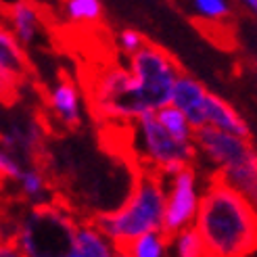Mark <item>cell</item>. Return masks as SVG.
Masks as SVG:
<instances>
[{
    "label": "cell",
    "instance_id": "19",
    "mask_svg": "<svg viewBox=\"0 0 257 257\" xmlns=\"http://www.w3.org/2000/svg\"><path fill=\"white\" fill-rule=\"evenodd\" d=\"M192 11L203 21H222L232 13L230 5L224 3V0H195L192 3Z\"/></svg>",
    "mask_w": 257,
    "mask_h": 257
},
{
    "label": "cell",
    "instance_id": "17",
    "mask_svg": "<svg viewBox=\"0 0 257 257\" xmlns=\"http://www.w3.org/2000/svg\"><path fill=\"white\" fill-rule=\"evenodd\" d=\"M170 238L163 232H151L130 245L132 257H170Z\"/></svg>",
    "mask_w": 257,
    "mask_h": 257
},
{
    "label": "cell",
    "instance_id": "11",
    "mask_svg": "<svg viewBox=\"0 0 257 257\" xmlns=\"http://www.w3.org/2000/svg\"><path fill=\"white\" fill-rule=\"evenodd\" d=\"M203 113H205V123H207V127H215V130H222V132L234 134L240 138H249L247 121L242 119V115L222 96L209 92L207 98H205Z\"/></svg>",
    "mask_w": 257,
    "mask_h": 257
},
{
    "label": "cell",
    "instance_id": "4",
    "mask_svg": "<svg viewBox=\"0 0 257 257\" xmlns=\"http://www.w3.org/2000/svg\"><path fill=\"white\" fill-rule=\"evenodd\" d=\"M130 73L145 111L157 113L172 105L174 88L182 69L168 50L149 42L140 53L130 57Z\"/></svg>",
    "mask_w": 257,
    "mask_h": 257
},
{
    "label": "cell",
    "instance_id": "15",
    "mask_svg": "<svg viewBox=\"0 0 257 257\" xmlns=\"http://www.w3.org/2000/svg\"><path fill=\"white\" fill-rule=\"evenodd\" d=\"M155 115H157L159 123L178 140V143H195V130H192V125L188 123L186 115L180 109L170 105V107L157 111Z\"/></svg>",
    "mask_w": 257,
    "mask_h": 257
},
{
    "label": "cell",
    "instance_id": "14",
    "mask_svg": "<svg viewBox=\"0 0 257 257\" xmlns=\"http://www.w3.org/2000/svg\"><path fill=\"white\" fill-rule=\"evenodd\" d=\"M75 257H113V245L102 236L94 226L80 224L75 234Z\"/></svg>",
    "mask_w": 257,
    "mask_h": 257
},
{
    "label": "cell",
    "instance_id": "7",
    "mask_svg": "<svg viewBox=\"0 0 257 257\" xmlns=\"http://www.w3.org/2000/svg\"><path fill=\"white\" fill-rule=\"evenodd\" d=\"M195 147L199 155L205 157L213 165V174L232 168L236 163L255 155V149L251 147L249 138H240L234 134H228L215 127H201L195 132Z\"/></svg>",
    "mask_w": 257,
    "mask_h": 257
},
{
    "label": "cell",
    "instance_id": "25",
    "mask_svg": "<svg viewBox=\"0 0 257 257\" xmlns=\"http://www.w3.org/2000/svg\"><path fill=\"white\" fill-rule=\"evenodd\" d=\"M245 9H247V11H251L253 15L257 17V0H247V3H245Z\"/></svg>",
    "mask_w": 257,
    "mask_h": 257
},
{
    "label": "cell",
    "instance_id": "21",
    "mask_svg": "<svg viewBox=\"0 0 257 257\" xmlns=\"http://www.w3.org/2000/svg\"><path fill=\"white\" fill-rule=\"evenodd\" d=\"M117 42H119V46H121L123 53H127L130 57H134L136 53H140V50H143V48L149 44L147 38L140 34V32H136V30H121Z\"/></svg>",
    "mask_w": 257,
    "mask_h": 257
},
{
    "label": "cell",
    "instance_id": "24",
    "mask_svg": "<svg viewBox=\"0 0 257 257\" xmlns=\"http://www.w3.org/2000/svg\"><path fill=\"white\" fill-rule=\"evenodd\" d=\"M113 257H132L130 247H113Z\"/></svg>",
    "mask_w": 257,
    "mask_h": 257
},
{
    "label": "cell",
    "instance_id": "23",
    "mask_svg": "<svg viewBox=\"0 0 257 257\" xmlns=\"http://www.w3.org/2000/svg\"><path fill=\"white\" fill-rule=\"evenodd\" d=\"M0 257H25L17 238H7V240H0Z\"/></svg>",
    "mask_w": 257,
    "mask_h": 257
},
{
    "label": "cell",
    "instance_id": "3",
    "mask_svg": "<svg viewBox=\"0 0 257 257\" xmlns=\"http://www.w3.org/2000/svg\"><path fill=\"white\" fill-rule=\"evenodd\" d=\"M75 224L67 207L57 203H38L17 228V242L25 257H71L75 249Z\"/></svg>",
    "mask_w": 257,
    "mask_h": 257
},
{
    "label": "cell",
    "instance_id": "13",
    "mask_svg": "<svg viewBox=\"0 0 257 257\" xmlns=\"http://www.w3.org/2000/svg\"><path fill=\"white\" fill-rule=\"evenodd\" d=\"M213 176L222 180L226 186L236 190L240 197H245L251 203V207L257 211V153L242 163H236Z\"/></svg>",
    "mask_w": 257,
    "mask_h": 257
},
{
    "label": "cell",
    "instance_id": "2",
    "mask_svg": "<svg viewBox=\"0 0 257 257\" xmlns=\"http://www.w3.org/2000/svg\"><path fill=\"white\" fill-rule=\"evenodd\" d=\"M163 174L140 168L134 174L132 195L121 203L119 209L98 213L90 226H94L113 247H130L134 240L151 232H161L168 203V184Z\"/></svg>",
    "mask_w": 257,
    "mask_h": 257
},
{
    "label": "cell",
    "instance_id": "27",
    "mask_svg": "<svg viewBox=\"0 0 257 257\" xmlns=\"http://www.w3.org/2000/svg\"><path fill=\"white\" fill-rule=\"evenodd\" d=\"M71 257H75V255H71Z\"/></svg>",
    "mask_w": 257,
    "mask_h": 257
},
{
    "label": "cell",
    "instance_id": "12",
    "mask_svg": "<svg viewBox=\"0 0 257 257\" xmlns=\"http://www.w3.org/2000/svg\"><path fill=\"white\" fill-rule=\"evenodd\" d=\"M0 11L7 15L19 44H30L36 38L38 30H40V23H44L40 5H34V3H15L9 7L3 5Z\"/></svg>",
    "mask_w": 257,
    "mask_h": 257
},
{
    "label": "cell",
    "instance_id": "16",
    "mask_svg": "<svg viewBox=\"0 0 257 257\" xmlns=\"http://www.w3.org/2000/svg\"><path fill=\"white\" fill-rule=\"evenodd\" d=\"M170 249L172 257H207V249H205L203 238L199 236L195 226L170 238Z\"/></svg>",
    "mask_w": 257,
    "mask_h": 257
},
{
    "label": "cell",
    "instance_id": "26",
    "mask_svg": "<svg viewBox=\"0 0 257 257\" xmlns=\"http://www.w3.org/2000/svg\"><path fill=\"white\" fill-rule=\"evenodd\" d=\"M249 257H257V253H255V255H249Z\"/></svg>",
    "mask_w": 257,
    "mask_h": 257
},
{
    "label": "cell",
    "instance_id": "18",
    "mask_svg": "<svg viewBox=\"0 0 257 257\" xmlns=\"http://www.w3.org/2000/svg\"><path fill=\"white\" fill-rule=\"evenodd\" d=\"M65 13L75 23L98 25L102 19V5L96 0H69L65 5Z\"/></svg>",
    "mask_w": 257,
    "mask_h": 257
},
{
    "label": "cell",
    "instance_id": "1",
    "mask_svg": "<svg viewBox=\"0 0 257 257\" xmlns=\"http://www.w3.org/2000/svg\"><path fill=\"white\" fill-rule=\"evenodd\" d=\"M195 230L203 238L207 257H249L257 253V211L215 176L201 197Z\"/></svg>",
    "mask_w": 257,
    "mask_h": 257
},
{
    "label": "cell",
    "instance_id": "20",
    "mask_svg": "<svg viewBox=\"0 0 257 257\" xmlns=\"http://www.w3.org/2000/svg\"><path fill=\"white\" fill-rule=\"evenodd\" d=\"M19 182H21V192H23L25 197H30V199L40 197L42 192H44V186H46L44 176L38 172V170L23 172V176L19 178Z\"/></svg>",
    "mask_w": 257,
    "mask_h": 257
},
{
    "label": "cell",
    "instance_id": "9",
    "mask_svg": "<svg viewBox=\"0 0 257 257\" xmlns=\"http://www.w3.org/2000/svg\"><path fill=\"white\" fill-rule=\"evenodd\" d=\"M207 94H209V90L197 78H192V75L186 71L180 73L176 88H174L172 105L186 115V119L195 132L201 130V127H207V123H205V113H203Z\"/></svg>",
    "mask_w": 257,
    "mask_h": 257
},
{
    "label": "cell",
    "instance_id": "6",
    "mask_svg": "<svg viewBox=\"0 0 257 257\" xmlns=\"http://www.w3.org/2000/svg\"><path fill=\"white\" fill-rule=\"evenodd\" d=\"M201 197L203 192H199L197 170L192 165L172 176L168 182V203H165V220L161 232L168 238H174L182 230L195 226Z\"/></svg>",
    "mask_w": 257,
    "mask_h": 257
},
{
    "label": "cell",
    "instance_id": "5",
    "mask_svg": "<svg viewBox=\"0 0 257 257\" xmlns=\"http://www.w3.org/2000/svg\"><path fill=\"white\" fill-rule=\"evenodd\" d=\"M136 127L140 134V143H143V168L172 178L197 161L199 151L195 143H178L159 123L155 113L140 115L136 119Z\"/></svg>",
    "mask_w": 257,
    "mask_h": 257
},
{
    "label": "cell",
    "instance_id": "22",
    "mask_svg": "<svg viewBox=\"0 0 257 257\" xmlns=\"http://www.w3.org/2000/svg\"><path fill=\"white\" fill-rule=\"evenodd\" d=\"M23 176L21 168H19V163L9 157L5 151H0V182H3L5 178H13V180H19Z\"/></svg>",
    "mask_w": 257,
    "mask_h": 257
},
{
    "label": "cell",
    "instance_id": "10",
    "mask_svg": "<svg viewBox=\"0 0 257 257\" xmlns=\"http://www.w3.org/2000/svg\"><path fill=\"white\" fill-rule=\"evenodd\" d=\"M50 111H53L59 121L67 130H78L82 117H80V100H78V88L71 82L67 71H59V82L53 88V94L48 98Z\"/></svg>",
    "mask_w": 257,
    "mask_h": 257
},
{
    "label": "cell",
    "instance_id": "8",
    "mask_svg": "<svg viewBox=\"0 0 257 257\" xmlns=\"http://www.w3.org/2000/svg\"><path fill=\"white\" fill-rule=\"evenodd\" d=\"M32 65L7 25L0 21V102L11 105L17 98V88L30 75Z\"/></svg>",
    "mask_w": 257,
    "mask_h": 257
}]
</instances>
